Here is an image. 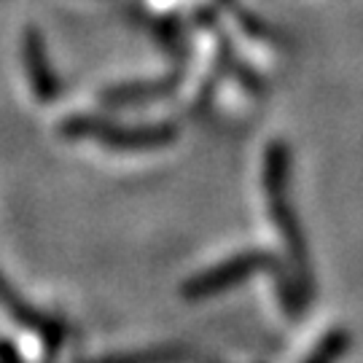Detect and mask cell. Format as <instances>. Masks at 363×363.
I'll return each mask as SVG.
<instances>
[{
    "mask_svg": "<svg viewBox=\"0 0 363 363\" xmlns=\"http://www.w3.org/2000/svg\"><path fill=\"white\" fill-rule=\"evenodd\" d=\"M22 60H25L27 78H30L35 97L40 103H54L60 97V78L54 73L46 43L35 27H27L25 38H22Z\"/></svg>",
    "mask_w": 363,
    "mask_h": 363,
    "instance_id": "obj_3",
    "label": "cell"
},
{
    "mask_svg": "<svg viewBox=\"0 0 363 363\" xmlns=\"http://www.w3.org/2000/svg\"><path fill=\"white\" fill-rule=\"evenodd\" d=\"M0 363H19V361H16L13 350H0Z\"/></svg>",
    "mask_w": 363,
    "mask_h": 363,
    "instance_id": "obj_7",
    "label": "cell"
},
{
    "mask_svg": "<svg viewBox=\"0 0 363 363\" xmlns=\"http://www.w3.org/2000/svg\"><path fill=\"white\" fill-rule=\"evenodd\" d=\"M178 78H162V81H132V84H121L113 86L103 94V100L108 105H116V108H127V105H145L154 103L159 97H164L167 91L175 89Z\"/></svg>",
    "mask_w": 363,
    "mask_h": 363,
    "instance_id": "obj_5",
    "label": "cell"
},
{
    "mask_svg": "<svg viewBox=\"0 0 363 363\" xmlns=\"http://www.w3.org/2000/svg\"><path fill=\"white\" fill-rule=\"evenodd\" d=\"M264 191L269 202V216L286 242L288 259L294 264L296 283L307 294V286L312 288L310 256H307L304 234H301L296 208L291 199V148L283 140H274L264 151Z\"/></svg>",
    "mask_w": 363,
    "mask_h": 363,
    "instance_id": "obj_1",
    "label": "cell"
},
{
    "mask_svg": "<svg viewBox=\"0 0 363 363\" xmlns=\"http://www.w3.org/2000/svg\"><path fill=\"white\" fill-rule=\"evenodd\" d=\"M175 127L172 124H143V127H113L103 121L97 130V140L118 151H148V148H162L175 140Z\"/></svg>",
    "mask_w": 363,
    "mask_h": 363,
    "instance_id": "obj_4",
    "label": "cell"
},
{
    "mask_svg": "<svg viewBox=\"0 0 363 363\" xmlns=\"http://www.w3.org/2000/svg\"><path fill=\"white\" fill-rule=\"evenodd\" d=\"M267 269H277V256L267 253V250H247V253H237L232 259H226L223 264L213 267L208 272L191 277L183 286V296L186 298H210L216 294H223L234 288L237 283H242L247 277Z\"/></svg>",
    "mask_w": 363,
    "mask_h": 363,
    "instance_id": "obj_2",
    "label": "cell"
},
{
    "mask_svg": "<svg viewBox=\"0 0 363 363\" xmlns=\"http://www.w3.org/2000/svg\"><path fill=\"white\" fill-rule=\"evenodd\" d=\"M347 345H350L347 331L334 328V331H328V334L318 342V347L310 352V358H307L304 363H339V358H342L345 350H347Z\"/></svg>",
    "mask_w": 363,
    "mask_h": 363,
    "instance_id": "obj_6",
    "label": "cell"
},
{
    "mask_svg": "<svg viewBox=\"0 0 363 363\" xmlns=\"http://www.w3.org/2000/svg\"><path fill=\"white\" fill-rule=\"evenodd\" d=\"M9 296H11V291L3 286V280H0V298H3V301H9Z\"/></svg>",
    "mask_w": 363,
    "mask_h": 363,
    "instance_id": "obj_8",
    "label": "cell"
}]
</instances>
